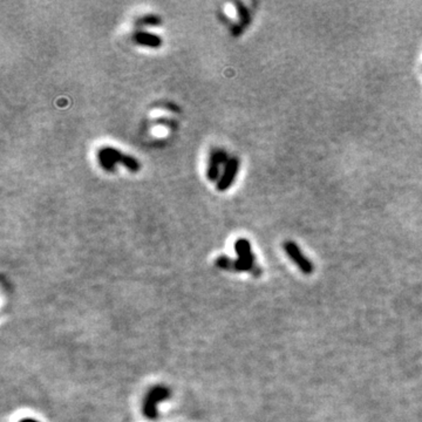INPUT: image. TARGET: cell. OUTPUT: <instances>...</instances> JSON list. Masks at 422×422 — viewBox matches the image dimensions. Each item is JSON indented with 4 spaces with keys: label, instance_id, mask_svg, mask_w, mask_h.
<instances>
[{
    "label": "cell",
    "instance_id": "6da1fadb",
    "mask_svg": "<svg viewBox=\"0 0 422 422\" xmlns=\"http://www.w3.org/2000/svg\"><path fill=\"white\" fill-rule=\"evenodd\" d=\"M98 161L102 169L106 171H114L116 164H123L131 173H137L141 165L137 159L133 156L124 154L113 147H105L98 152Z\"/></svg>",
    "mask_w": 422,
    "mask_h": 422
},
{
    "label": "cell",
    "instance_id": "7a4b0ae2",
    "mask_svg": "<svg viewBox=\"0 0 422 422\" xmlns=\"http://www.w3.org/2000/svg\"><path fill=\"white\" fill-rule=\"evenodd\" d=\"M234 251L238 255L236 261H231L230 270L231 271H249L253 276H259L261 274V269H259L255 263V256L251 251V245L250 242L245 238H240L234 243Z\"/></svg>",
    "mask_w": 422,
    "mask_h": 422
},
{
    "label": "cell",
    "instance_id": "3957f363",
    "mask_svg": "<svg viewBox=\"0 0 422 422\" xmlns=\"http://www.w3.org/2000/svg\"><path fill=\"white\" fill-rule=\"evenodd\" d=\"M171 396L170 389L164 386H156L147 393L143 400V414L150 420H155L158 417L157 403L164 401Z\"/></svg>",
    "mask_w": 422,
    "mask_h": 422
},
{
    "label": "cell",
    "instance_id": "277c9868",
    "mask_svg": "<svg viewBox=\"0 0 422 422\" xmlns=\"http://www.w3.org/2000/svg\"><path fill=\"white\" fill-rule=\"evenodd\" d=\"M284 250H285L289 258L292 259L297 267L303 271V273L311 274L312 272H313V265H312L311 261H308V259L303 255L302 250L298 248V245H297L295 242L287 240V242L284 244Z\"/></svg>",
    "mask_w": 422,
    "mask_h": 422
},
{
    "label": "cell",
    "instance_id": "5b68a950",
    "mask_svg": "<svg viewBox=\"0 0 422 422\" xmlns=\"http://www.w3.org/2000/svg\"><path fill=\"white\" fill-rule=\"evenodd\" d=\"M239 170V159L237 157H231L227 164L224 165V171L217 182V189L220 192H225L231 187L233 181L236 180L237 174Z\"/></svg>",
    "mask_w": 422,
    "mask_h": 422
},
{
    "label": "cell",
    "instance_id": "8992f818",
    "mask_svg": "<svg viewBox=\"0 0 422 422\" xmlns=\"http://www.w3.org/2000/svg\"><path fill=\"white\" fill-rule=\"evenodd\" d=\"M228 161H229L228 154L223 149H212L210 153V157H209L208 169H206V176H208L209 180L212 181V182L218 180L221 165H225Z\"/></svg>",
    "mask_w": 422,
    "mask_h": 422
},
{
    "label": "cell",
    "instance_id": "52a82bcc",
    "mask_svg": "<svg viewBox=\"0 0 422 422\" xmlns=\"http://www.w3.org/2000/svg\"><path fill=\"white\" fill-rule=\"evenodd\" d=\"M134 40L141 46H147L150 48H158L162 46V38L157 34L149 32H137L134 36Z\"/></svg>",
    "mask_w": 422,
    "mask_h": 422
},
{
    "label": "cell",
    "instance_id": "ba28073f",
    "mask_svg": "<svg viewBox=\"0 0 422 422\" xmlns=\"http://www.w3.org/2000/svg\"><path fill=\"white\" fill-rule=\"evenodd\" d=\"M233 5L236 6L237 14H238L240 24H242V26H244V27L248 26V25L250 24V21H251V19H250V13H249L248 8H246L245 6H244V4H242V2H240V1L233 2Z\"/></svg>",
    "mask_w": 422,
    "mask_h": 422
},
{
    "label": "cell",
    "instance_id": "9c48e42d",
    "mask_svg": "<svg viewBox=\"0 0 422 422\" xmlns=\"http://www.w3.org/2000/svg\"><path fill=\"white\" fill-rule=\"evenodd\" d=\"M161 23H162L161 18H158L157 15H154V14L145 15V17L140 18L139 20H137V24L143 25V26H157V25H159Z\"/></svg>",
    "mask_w": 422,
    "mask_h": 422
},
{
    "label": "cell",
    "instance_id": "30bf717a",
    "mask_svg": "<svg viewBox=\"0 0 422 422\" xmlns=\"http://www.w3.org/2000/svg\"><path fill=\"white\" fill-rule=\"evenodd\" d=\"M20 422H39V421L34 420V419H23Z\"/></svg>",
    "mask_w": 422,
    "mask_h": 422
}]
</instances>
